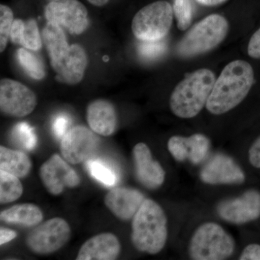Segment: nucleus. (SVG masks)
<instances>
[{
	"label": "nucleus",
	"instance_id": "f257e3e1",
	"mask_svg": "<svg viewBox=\"0 0 260 260\" xmlns=\"http://www.w3.org/2000/svg\"><path fill=\"white\" fill-rule=\"evenodd\" d=\"M254 83V72L251 65L241 59L232 61L215 80L207 102V109L214 115L229 112L244 100Z\"/></svg>",
	"mask_w": 260,
	"mask_h": 260
},
{
	"label": "nucleus",
	"instance_id": "f03ea898",
	"mask_svg": "<svg viewBox=\"0 0 260 260\" xmlns=\"http://www.w3.org/2000/svg\"><path fill=\"white\" fill-rule=\"evenodd\" d=\"M132 242L135 249L149 254L162 251L168 238L167 218L160 205L145 199L132 223Z\"/></svg>",
	"mask_w": 260,
	"mask_h": 260
},
{
	"label": "nucleus",
	"instance_id": "7ed1b4c3",
	"mask_svg": "<svg viewBox=\"0 0 260 260\" xmlns=\"http://www.w3.org/2000/svg\"><path fill=\"white\" fill-rule=\"evenodd\" d=\"M215 80L213 72L205 68L186 75L171 95L169 106L173 114L181 119L198 115L206 107Z\"/></svg>",
	"mask_w": 260,
	"mask_h": 260
},
{
	"label": "nucleus",
	"instance_id": "20e7f679",
	"mask_svg": "<svg viewBox=\"0 0 260 260\" xmlns=\"http://www.w3.org/2000/svg\"><path fill=\"white\" fill-rule=\"evenodd\" d=\"M229 25L222 15L213 14L195 24L178 44L177 53L183 58L201 55L223 42L229 32Z\"/></svg>",
	"mask_w": 260,
	"mask_h": 260
},
{
	"label": "nucleus",
	"instance_id": "39448f33",
	"mask_svg": "<svg viewBox=\"0 0 260 260\" xmlns=\"http://www.w3.org/2000/svg\"><path fill=\"white\" fill-rule=\"evenodd\" d=\"M234 238L218 224L208 222L198 228L191 238L189 256L194 260H222L235 250Z\"/></svg>",
	"mask_w": 260,
	"mask_h": 260
},
{
	"label": "nucleus",
	"instance_id": "423d86ee",
	"mask_svg": "<svg viewBox=\"0 0 260 260\" xmlns=\"http://www.w3.org/2000/svg\"><path fill=\"white\" fill-rule=\"evenodd\" d=\"M174 10L164 0L154 2L140 10L132 22V30L139 40H159L167 37L172 26Z\"/></svg>",
	"mask_w": 260,
	"mask_h": 260
},
{
	"label": "nucleus",
	"instance_id": "0eeeda50",
	"mask_svg": "<svg viewBox=\"0 0 260 260\" xmlns=\"http://www.w3.org/2000/svg\"><path fill=\"white\" fill-rule=\"evenodd\" d=\"M71 237V229L66 220L53 218L32 229L26 237V245L40 255L52 254L62 248Z\"/></svg>",
	"mask_w": 260,
	"mask_h": 260
},
{
	"label": "nucleus",
	"instance_id": "6e6552de",
	"mask_svg": "<svg viewBox=\"0 0 260 260\" xmlns=\"http://www.w3.org/2000/svg\"><path fill=\"white\" fill-rule=\"evenodd\" d=\"M37 95L30 88L16 80L4 78L0 82V109L13 117H24L34 112Z\"/></svg>",
	"mask_w": 260,
	"mask_h": 260
},
{
	"label": "nucleus",
	"instance_id": "1a4fd4ad",
	"mask_svg": "<svg viewBox=\"0 0 260 260\" xmlns=\"http://www.w3.org/2000/svg\"><path fill=\"white\" fill-rule=\"evenodd\" d=\"M88 10L78 0H53L45 8L47 23L62 25L80 35L88 27Z\"/></svg>",
	"mask_w": 260,
	"mask_h": 260
},
{
	"label": "nucleus",
	"instance_id": "9d476101",
	"mask_svg": "<svg viewBox=\"0 0 260 260\" xmlns=\"http://www.w3.org/2000/svg\"><path fill=\"white\" fill-rule=\"evenodd\" d=\"M39 176L48 192L60 194L65 188L79 185L80 179L69 162L57 154H54L39 169Z\"/></svg>",
	"mask_w": 260,
	"mask_h": 260
},
{
	"label": "nucleus",
	"instance_id": "9b49d317",
	"mask_svg": "<svg viewBox=\"0 0 260 260\" xmlns=\"http://www.w3.org/2000/svg\"><path fill=\"white\" fill-rule=\"evenodd\" d=\"M99 145L95 135L83 126H77L68 131L61 138V154L70 164H78L90 158Z\"/></svg>",
	"mask_w": 260,
	"mask_h": 260
},
{
	"label": "nucleus",
	"instance_id": "f8f14e48",
	"mask_svg": "<svg viewBox=\"0 0 260 260\" xmlns=\"http://www.w3.org/2000/svg\"><path fill=\"white\" fill-rule=\"evenodd\" d=\"M219 215L234 224H244L260 216V192L249 189L234 199L222 202L218 207Z\"/></svg>",
	"mask_w": 260,
	"mask_h": 260
},
{
	"label": "nucleus",
	"instance_id": "ddd939ff",
	"mask_svg": "<svg viewBox=\"0 0 260 260\" xmlns=\"http://www.w3.org/2000/svg\"><path fill=\"white\" fill-rule=\"evenodd\" d=\"M200 177L209 184H239L245 181L242 168L224 154L214 155L203 168Z\"/></svg>",
	"mask_w": 260,
	"mask_h": 260
},
{
	"label": "nucleus",
	"instance_id": "4468645a",
	"mask_svg": "<svg viewBox=\"0 0 260 260\" xmlns=\"http://www.w3.org/2000/svg\"><path fill=\"white\" fill-rule=\"evenodd\" d=\"M210 146V141L208 137L200 133L188 138L175 135L168 142V149L176 160H189L193 164H199L205 160Z\"/></svg>",
	"mask_w": 260,
	"mask_h": 260
},
{
	"label": "nucleus",
	"instance_id": "2eb2a0df",
	"mask_svg": "<svg viewBox=\"0 0 260 260\" xmlns=\"http://www.w3.org/2000/svg\"><path fill=\"white\" fill-rule=\"evenodd\" d=\"M135 173L138 180L145 187L155 189L164 184L166 172L156 160L146 144L138 143L133 148Z\"/></svg>",
	"mask_w": 260,
	"mask_h": 260
},
{
	"label": "nucleus",
	"instance_id": "dca6fc26",
	"mask_svg": "<svg viewBox=\"0 0 260 260\" xmlns=\"http://www.w3.org/2000/svg\"><path fill=\"white\" fill-rule=\"evenodd\" d=\"M51 64L61 81L76 85L83 80L88 66V56L81 46L73 44L64 55Z\"/></svg>",
	"mask_w": 260,
	"mask_h": 260
},
{
	"label": "nucleus",
	"instance_id": "f3484780",
	"mask_svg": "<svg viewBox=\"0 0 260 260\" xmlns=\"http://www.w3.org/2000/svg\"><path fill=\"white\" fill-rule=\"evenodd\" d=\"M144 200L143 194L136 189L116 187L107 193L104 203L116 218L128 220L133 218Z\"/></svg>",
	"mask_w": 260,
	"mask_h": 260
},
{
	"label": "nucleus",
	"instance_id": "a211bd4d",
	"mask_svg": "<svg viewBox=\"0 0 260 260\" xmlns=\"http://www.w3.org/2000/svg\"><path fill=\"white\" fill-rule=\"evenodd\" d=\"M120 252L121 244L118 238L112 233H102L84 243L76 259L114 260Z\"/></svg>",
	"mask_w": 260,
	"mask_h": 260
},
{
	"label": "nucleus",
	"instance_id": "6ab92c4d",
	"mask_svg": "<svg viewBox=\"0 0 260 260\" xmlns=\"http://www.w3.org/2000/svg\"><path fill=\"white\" fill-rule=\"evenodd\" d=\"M87 121L94 133L102 136L114 134L117 126V115L112 103L98 99L89 104Z\"/></svg>",
	"mask_w": 260,
	"mask_h": 260
},
{
	"label": "nucleus",
	"instance_id": "aec40b11",
	"mask_svg": "<svg viewBox=\"0 0 260 260\" xmlns=\"http://www.w3.org/2000/svg\"><path fill=\"white\" fill-rule=\"evenodd\" d=\"M44 215L37 205L32 203L15 205L0 213V220L6 223L32 227L42 221Z\"/></svg>",
	"mask_w": 260,
	"mask_h": 260
},
{
	"label": "nucleus",
	"instance_id": "412c9836",
	"mask_svg": "<svg viewBox=\"0 0 260 260\" xmlns=\"http://www.w3.org/2000/svg\"><path fill=\"white\" fill-rule=\"evenodd\" d=\"M31 168V160L23 152L0 147V170L21 179L28 175Z\"/></svg>",
	"mask_w": 260,
	"mask_h": 260
},
{
	"label": "nucleus",
	"instance_id": "4be33fe9",
	"mask_svg": "<svg viewBox=\"0 0 260 260\" xmlns=\"http://www.w3.org/2000/svg\"><path fill=\"white\" fill-rule=\"evenodd\" d=\"M42 39L50 58L51 64L64 55L70 47L64 30L57 24L47 23L42 31Z\"/></svg>",
	"mask_w": 260,
	"mask_h": 260
},
{
	"label": "nucleus",
	"instance_id": "5701e85b",
	"mask_svg": "<svg viewBox=\"0 0 260 260\" xmlns=\"http://www.w3.org/2000/svg\"><path fill=\"white\" fill-rule=\"evenodd\" d=\"M20 178L0 170V203L8 204L19 199L23 192Z\"/></svg>",
	"mask_w": 260,
	"mask_h": 260
},
{
	"label": "nucleus",
	"instance_id": "b1692460",
	"mask_svg": "<svg viewBox=\"0 0 260 260\" xmlns=\"http://www.w3.org/2000/svg\"><path fill=\"white\" fill-rule=\"evenodd\" d=\"M18 59L20 66L30 78L42 80L45 77V70L41 61L26 49H18Z\"/></svg>",
	"mask_w": 260,
	"mask_h": 260
},
{
	"label": "nucleus",
	"instance_id": "393cba45",
	"mask_svg": "<svg viewBox=\"0 0 260 260\" xmlns=\"http://www.w3.org/2000/svg\"><path fill=\"white\" fill-rule=\"evenodd\" d=\"M88 168L90 175L104 185L112 186L117 181L116 173L111 166L100 160H88Z\"/></svg>",
	"mask_w": 260,
	"mask_h": 260
},
{
	"label": "nucleus",
	"instance_id": "a878e982",
	"mask_svg": "<svg viewBox=\"0 0 260 260\" xmlns=\"http://www.w3.org/2000/svg\"><path fill=\"white\" fill-rule=\"evenodd\" d=\"M13 137L20 147L32 150L37 147V137L31 126L25 122L18 123L13 129Z\"/></svg>",
	"mask_w": 260,
	"mask_h": 260
},
{
	"label": "nucleus",
	"instance_id": "bb28decb",
	"mask_svg": "<svg viewBox=\"0 0 260 260\" xmlns=\"http://www.w3.org/2000/svg\"><path fill=\"white\" fill-rule=\"evenodd\" d=\"M174 15L177 19L178 28L186 30L193 20V8L191 0H174Z\"/></svg>",
	"mask_w": 260,
	"mask_h": 260
},
{
	"label": "nucleus",
	"instance_id": "cd10ccee",
	"mask_svg": "<svg viewBox=\"0 0 260 260\" xmlns=\"http://www.w3.org/2000/svg\"><path fill=\"white\" fill-rule=\"evenodd\" d=\"M20 45L32 51H38L42 48V39L37 21L34 19L25 22Z\"/></svg>",
	"mask_w": 260,
	"mask_h": 260
},
{
	"label": "nucleus",
	"instance_id": "c85d7f7f",
	"mask_svg": "<svg viewBox=\"0 0 260 260\" xmlns=\"http://www.w3.org/2000/svg\"><path fill=\"white\" fill-rule=\"evenodd\" d=\"M162 39L152 41L140 40L138 49L140 56L146 60H153L161 56L167 50V44Z\"/></svg>",
	"mask_w": 260,
	"mask_h": 260
},
{
	"label": "nucleus",
	"instance_id": "c756f323",
	"mask_svg": "<svg viewBox=\"0 0 260 260\" xmlns=\"http://www.w3.org/2000/svg\"><path fill=\"white\" fill-rule=\"evenodd\" d=\"M14 21L13 10L7 5H0V51L3 52L8 45L10 30Z\"/></svg>",
	"mask_w": 260,
	"mask_h": 260
},
{
	"label": "nucleus",
	"instance_id": "7c9ffc66",
	"mask_svg": "<svg viewBox=\"0 0 260 260\" xmlns=\"http://www.w3.org/2000/svg\"><path fill=\"white\" fill-rule=\"evenodd\" d=\"M247 52L250 57L260 59V28L251 36L248 44Z\"/></svg>",
	"mask_w": 260,
	"mask_h": 260
},
{
	"label": "nucleus",
	"instance_id": "2f4dec72",
	"mask_svg": "<svg viewBox=\"0 0 260 260\" xmlns=\"http://www.w3.org/2000/svg\"><path fill=\"white\" fill-rule=\"evenodd\" d=\"M25 27V22L20 19H15L10 30V39L14 44H20Z\"/></svg>",
	"mask_w": 260,
	"mask_h": 260
},
{
	"label": "nucleus",
	"instance_id": "473e14b6",
	"mask_svg": "<svg viewBox=\"0 0 260 260\" xmlns=\"http://www.w3.org/2000/svg\"><path fill=\"white\" fill-rule=\"evenodd\" d=\"M68 124H69V121L66 116H56L53 124L54 134L56 138H62L64 136V135L68 133Z\"/></svg>",
	"mask_w": 260,
	"mask_h": 260
},
{
	"label": "nucleus",
	"instance_id": "72a5a7b5",
	"mask_svg": "<svg viewBox=\"0 0 260 260\" xmlns=\"http://www.w3.org/2000/svg\"><path fill=\"white\" fill-rule=\"evenodd\" d=\"M241 260H260L259 244H251L246 246L239 257Z\"/></svg>",
	"mask_w": 260,
	"mask_h": 260
},
{
	"label": "nucleus",
	"instance_id": "f704fd0d",
	"mask_svg": "<svg viewBox=\"0 0 260 260\" xmlns=\"http://www.w3.org/2000/svg\"><path fill=\"white\" fill-rule=\"evenodd\" d=\"M249 160L252 167L260 169V136L249 148Z\"/></svg>",
	"mask_w": 260,
	"mask_h": 260
},
{
	"label": "nucleus",
	"instance_id": "c9c22d12",
	"mask_svg": "<svg viewBox=\"0 0 260 260\" xmlns=\"http://www.w3.org/2000/svg\"><path fill=\"white\" fill-rule=\"evenodd\" d=\"M17 237V233L11 229L2 227L0 229V245L11 242Z\"/></svg>",
	"mask_w": 260,
	"mask_h": 260
},
{
	"label": "nucleus",
	"instance_id": "e433bc0d",
	"mask_svg": "<svg viewBox=\"0 0 260 260\" xmlns=\"http://www.w3.org/2000/svg\"><path fill=\"white\" fill-rule=\"evenodd\" d=\"M200 5H205V6H217V5L223 4L227 0H196Z\"/></svg>",
	"mask_w": 260,
	"mask_h": 260
},
{
	"label": "nucleus",
	"instance_id": "4c0bfd02",
	"mask_svg": "<svg viewBox=\"0 0 260 260\" xmlns=\"http://www.w3.org/2000/svg\"><path fill=\"white\" fill-rule=\"evenodd\" d=\"M90 4L96 7H102L107 5L109 0H87Z\"/></svg>",
	"mask_w": 260,
	"mask_h": 260
}]
</instances>
